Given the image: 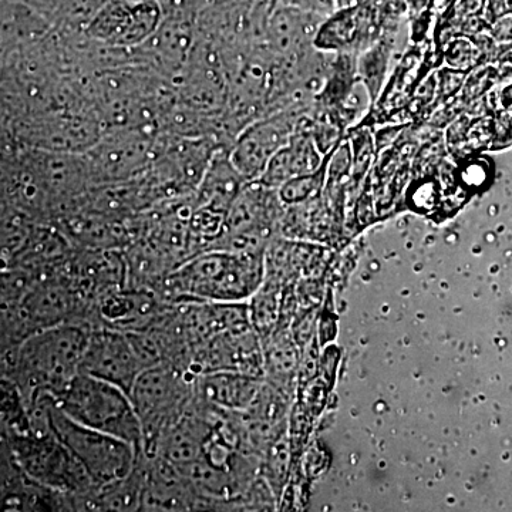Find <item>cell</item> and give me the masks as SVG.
<instances>
[{
	"label": "cell",
	"instance_id": "cell-1",
	"mask_svg": "<svg viewBox=\"0 0 512 512\" xmlns=\"http://www.w3.org/2000/svg\"><path fill=\"white\" fill-rule=\"evenodd\" d=\"M90 329L82 323H62L6 350V379L18 387L26 409L39 397L59 396L82 372Z\"/></svg>",
	"mask_w": 512,
	"mask_h": 512
},
{
	"label": "cell",
	"instance_id": "cell-2",
	"mask_svg": "<svg viewBox=\"0 0 512 512\" xmlns=\"http://www.w3.org/2000/svg\"><path fill=\"white\" fill-rule=\"evenodd\" d=\"M266 252H202L165 276V293L194 302L238 303L262 285Z\"/></svg>",
	"mask_w": 512,
	"mask_h": 512
},
{
	"label": "cell",
	"instance_id": "cell-3",
	"mask_svg": "<svg viewBox=\"0 0 512 512\" xmlns=\"http://www.w3.org/2000/svg\"><path fill=\"white\" fill-rule=\"evenodd\" d=\"M53 399L70 419L90 429L119 437L133 444L138 453L143 454V427L133 400L117 384L80 372Z\"/></svg>",
	"mask_w": 512,
	"mask_h": 512
},
{
	"label": "cell",
	"instance_id": "cell-4",
	"mask_svg": "<svg viewBox=\"0 0 512 512\" xmlns=\"http://www.w3.org/2000/svg\"><path fill=\"white\" fill-rule=\"evenodd\" d=\"M192 382L175 363L161 362L147 367L131 387V400L143 427V454L156 457L158 441L177 423L192 402Z\"/></svg>",
	"mask_w": 512,
	"mask_h": 512
},
{
	"label": "cell",
	"instance_id": "cell-5",
	"mask_svg": "<svg viewBox=\"0 0 512 512\" xmlns=\"http://www.w3.org/2000/svg\"><path fill=\"white\" fill-rule=\"evenodd\" d=\"M46 409L50 429L82 464L97 490L133 473L141 456L133 444L70 419L52 396H46Z\"/></svg>",
	"mask_w": 512,
	"mask_h": 512
},
{
	"label": "cell",
	"instance_id": "cell-6",
	"mask_svg": "<svg viewBox=\"0 0 512 512\" xmlns=\"http://www.w3.org/2000/svg\"><path fill=\"white\" fill-rule=\"evenodd\" d=\"M16 467L30 480L59 493L86 497L97 490L82 464L52 429H30L10 436Z\"/></svg>",
	"mask_w": 512,
	"mask_h": 512
},
{
	"label": "cell",
	"instance_id": "cell-7",
	"mask_svg": "<svg viewBox=\"0 0 512 512\" xmlns=\"http://www.w3.org/2000/svg\"><path fill=\"white\" fill-rule=\"evenodd\" d=\"M312 103L292 104L265 114L239 131L229 148V160L248 183L262 177L272 157L289 143Z\"/></svg>",
	"mask_w": 512,
	"mask_h": 512
},
{
	"label": "cell",
	"instance_id": "cell-8",
	"mask_svg": "<svg viewBox=\"0 0 512 512\" xmlns=\"http://www.w3.org/2000/svg\"><path fill=\"white\" fill-rule=\"evenodd\" d=\"M144 369L147 367L128 333L109 326L90 329L82 372L117 384L130 394Z\"/></svg>",
	"mask_w": 512,
	"mask_h": 512
},
{
	"label": "cell",
	"instance_id": "cell-9",
	"mask_svg": "<svg viewBox=\"0 0 512 512\" xmlns=\"http://www.w3.org/2000/svg\"><path fill=\"white\" fill-rule=\"evenodd\" d=\"M160 25V9L154 2H111L101 9L87 33L113 49H133L151 39Z\"/></svg>",
	"mask_w": 512,
	"mask_h": 512
},
{
	"label": "cell",
	"instance_id": "cell-10",
	"mask_svg": "<svg viewBox=\"0 0 512 512\" xmlns=\"http://www.w3.org/2000/svg\"><path fill=\"white\" fill-rule=\"evenodd\" d=\"M150 150V140H146L144 133H119L93 148L87 171L94 180L103 183L123 181L143 170Z\"/></svg>",
	"mask_w": 512,
	"mask_h": 512
},
{
	"label": "cell",
	"instance_id": "cell-11",
	"mask_svg": "<svg viewBox=\"0 0 512 512\" xmlns=\"http://www.w3.org/2000/svg\"><path fill=\"white\" fill-rule=\"evenodd\" d=\"M306 113L299 120L289 143L269 161L265 173L258 180L259 183L278 190L286 181L299 175L315 173L325 163L326 156L320 153L318 144L309 130Z\"/></svg>",
	"mask_w": 512,
	"mask_h": 512
},
{
	"label": "cell",
	"instance_id": "cell-12",
	"mask_svg": "<svg viewBox=\"0 0 512 512\" xmlns=\"http://www.w3.org/2000/svg\"><path fill=\"white\" fill-rule=\"evenodd\" d=\"M259 377L232 370L210 372L198 380V392L207 402L232 410L252 406L261 392Z\"/></svg>",
	"mask_w": 512,
	"mask_h": 512
},
{
	"label": "cell",
	"instance_id": "cell-13",
	"mask_svg": "<svg viewBox=\"0 0 512 512\" xmlns=\"http://www.w3.org/2000/svg\"><path fill=\"white\" fill-rule=\"evenodd\" d=\"M400 32L402 29L386 33L379 42L357 56V76L369 94L372 106H376L382 96Z\"/></svg>",
	"mask_w": 512,
	"mask_h": 512
},
{
	"label": "cell",
	"instance_id": "cell-14",
	"mask_svg": "<svg viewBox=\"0 0 512 512\" xmlns=\"http://www.w3.org/2000/svg\"><path fill=\"white\" fill-rule=\"evenodd\" d=\"M330 153L326 154L325 163H323L318 171L312 174L299 175V177L286 181L282 187L278 188L279 197H281L286 207L311 201L313 198H318L323 194L326 177H328Z\"/></svg>",
	"mask_w": 512,
	"mask_h": 512
},
{
	"label": "cell",
	"instance_id": "cell-15",
	"mask_svg": "<svg viewBox=\"0 0 512 512\" xmlns=\"http://www.w3.org/2000/svg\"><path fill=\"white\" fill-rule=\"evenodd\" d=\"M503 80L500 67L497 63L483 64L468 73L463 90L457 96L458 103L463 107L464 113L478 101L487 99L488 94L494 92L495 86Z\"/></svg>",
	"mask_w": 512,
	"mask_h": 512
},
{
	"label": "cell",
	"instance_id": "cell-16",
	"mask_svg": "<svg viewBox=\"0 0 512 512\" xmlns=\"http://www.w3.org/2000/svg\"><path fill=\"white\" fill-rule=\"evenodd\" d=\"M264 357L266 369L272 373L276 382L291 379L296 369V350L288 336H275L269 340Z\"/></svg>",
	"mask_w": 512,
	"mask_h": 512
},
{
	"label": "cell",
	"instance_id": "cell-17",
	"mask_svg": "<svg viewBox=\"0 0 512 512\" xmlns=\"http://www.w3.org/2000/svg\"><path fill=\"white\" fill-rule=\"evenodd\" d=\"M441 57L446 66L466 72L481 66L476 43L470 36L460 35L448 39L444 43V49H441Z\"/></svg>",
	"mask_w": 512,
	"mask_h": 512
},
{
	"label": "cell",
	"instance_id": "cell-18",
	"mask_svg": "<svg viewBox=\"0 0 512 512\" xmlns=\"http://www.w3.org/2000/svg\"><path fill=\"white\" fill-rule=\"evenodd\" d=\"M466 70L453 69V67L444 66L436 70L437 74V109L456 99L461 90H463L464 83L468 76ZM436 109V110H437Z\"/></svg>",
	"mask_w": 512,
	"mask_h": 512
},
{
	"label": "cell",
	"instance_id": "cell-19",
	"mask_svg": "<svg viewBox=\"0 0 512 512\" xmlns=\"http://www.w3.org/2000/svg\"><path fill=\"white\" fill-rule=\"evenodd\" d=\"M488 32H490L495 43L500 47L501 55L507 52V50L512 49V13L491 23Z\"/></svg>",
	"mask_w": 512,
	"mask_h": 512
},
{
	"label": "cell",
	"instance_id": "cell-20",
	"mask_svg": "<svg viewBox=\"0 0 512 512\" xmlns=\"http://www.w3.org/2000/svg\"><path fill=\"white\" fill-rule=\"evenodd\" d=\"M498 103L505 109H512V84H508L498 93Z\"/></svg>",
	"mask_w": 512,
	"mask_h": 512
},
{
	"label": "cell",
	"instance_id": "cell-21",
	"mask_svg": "<svg viewBox=\"0 0 512 512\" xmlns=\"http://www.w3.org/2000/svg\"><path fill=\"white\" fill-rule=\"evenodd\" d=\"M390 2L404 3V0H390Z\"/></svg>",
	"mask_w": 512,
	"mask_h": 512
},
{
	"label": "cell",
	"instance_id": "cell-22",
	"mask_svg": "<svg viewBox=\"0 0 512 512\" xmlns=\"http://www.w3.org/2000/svg\"><path fill=\"white\" fill-rule=\"evenodd\" d=\"M451 2H453V0H446L447 5H450Z\"/></svg>",
	"mask_w": 512,
	"mask_h": 512
}]
</instances>
